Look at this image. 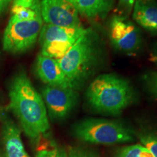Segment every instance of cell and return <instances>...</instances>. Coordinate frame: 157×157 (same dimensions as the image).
<instances>
[{
  "label": "cell",
  "mask_w": 157,
  "mask_h": 157,
  "mask_svg": "<svg viewBox=\"0 0 157 157\" xmlns=\"http://www.w3.org/2000/svg\"><path fill=\"white\" fill-rule=\"evenodd\" d=\"M78 14L87 19H103L112 10L115 0H76Z\"/></svg>",
  "instance_id": "cell-13"
},
{
  "label": "cell",
  "mask_w": 157,
  "mask_h": 157,
  "mask_svg": "<svg viewBox=\"0 0 157 157\" xmlns=\"http://www.w3.org/2000/svg\"><path fill=\"white\" fill-rule=\"evenodd\" d=\"M140 140L143 146L152 154L153 157H157V137L153 134H141Z\"/></svg>",
  "instance_id": "cell-19"
},
{
  "label": "cell",
  "mask_w": 157,
  "mask_h": 157,
  "mask_svg": "<svg viewBox=\"0 0 157 157\" xmlns=\"http://www.w3.org/2000/svg\"><path fill=\"white\" fill-rule=\"evenodd\" d=\"M69 1H71V2L72 3H74V2H75L76 1V0H69Z\"/></svg>",
  "instance_id": "cell-26"
},
{
  "label": "cell",
  "mask_w": 157,
  "mask_h": 157,
  "mask_svg": "<svg viewBox=\"0 0 157 157\" xmlns=\"http://www.w3.org/2000/svg\"><path fill=\"white\" fill-rule=\"evenodd\" d=\"M41 15L48 24L66 28L82 26L75 5L69 0H42Z\"/></svg>",
  "instance_id": "cell-8"
},
{
  "label": "cell",
  "mask_w": 157,
  "mask_h": 157,
  "mask_svg": "<svg viewBox=\"0 0 157 157\" xmlns=\"http://www.w3.org/2000/svg\"><path fill=\"white\" fill-rule=\"evenodd\" d=\"M142 82L147 91L157 100V71L146 72L142 76Z\"/></svg>",
  "instance_id": "cell-18"
},
{
  "label": "cell",
  "mask_w": 157,
  "mask_h": 157,
  "mask_svg": "<svg viewBox=\"0 0 157 157\" xmlns=\"http://www.w3.org/2000/svg\"><path fill=\"white\" fill-rule=\"evenodd\" d=\"M40 2L39 0H13V6H21L24 7H31Z\"/></svg>",
  "instance_id": "cell-21"
},
{
  "label": "cell",
  "mask_w": 157,
  "mask_h": 157,
  "mask_svg": "<svg viewBox=\"0 0 157 157\" xmlns=\"http://www.w3.org/2000/svg\"><path fill=\"white\" fill-rule=\"evenodd\" d=\"M151 60L157 64V42L153 45L151 52Z\"/></svg>",
  "instance_id": "cell-24"
},
{
  "label": "cell",
  "mask_w": 157,
  "mask_h": 157,
  "mask_svg": "<svg viewBox=\"0 0 157 157\" xmlns=\"http://www.w3.org/2000/svg\"><path fill=\"white\" fill-rule=\"evenodd\" d=\"M34 68L37 77L47 85L73 88L56 59L39 54Z\"/></svg>",
  "instance_id": "cell-9"
},
{
  "label": "cell",
  "mask_w": 157,
  "mask_h": 157,
  "mask_svg": "<svg viewBox=\"0 0 157 157\" xmlns=\"http://www.w3.org/2000/svg\"><path fill=\"white\" fill-rule=\"evenodd\" d=\"M118 1L119 6L123 9V11L127 10V12H130L132 10L135 3L140 0H118ZM146 1H151V0H146Z\"/></svg>",
  "instance_id": "cell-22"
},
{
  "label": "cell",
  "mask_w": 157,
  "mask_h": 157,
  "mask_svg": "<svg viewBox=\"0 0 157 157\" xmlns=\"http://www.w3.org/2000/svg\"><path fill=\"white\" fill-rule=\"evenodd\" d=\"M116 157H153L150 151L142 145L122 147L117 151Z\"/></svg>",
  "instance_id": "cell-16"
},
{
  "label": "cell",
  "mask_w": 157,
  "mask_h": 157,
  "mask_svg": "<svg viewBox=\"0 0 157 157\" xmlns=\"http://www.w3.org/2000/svg\"><path fill=\"white\" fill-rule=\"evenodd\" d=\"M105 59L103 39L95 30L88 28L57 61L74 89L78 91L100 70Z\"/></svg>",
  "instance_id": "cell-1"
},
{
  "label": "cell",
  "mask_w": 157,
  "mask_h": 157,
  "mask_svg": "<svg viewBox=\"0 0 157 157\" xmlns=\"http://www.w3.org/2000/svg\"><path fill=\"white\" fill-rule=\"evenodd\" d=\"M42 97L51 119L63 120L75 108L78 95L73 88L46 85L42 90Z\"/></svg>",
  "instance_id": "cell-7"
},
{
  "label": "cell",
  "mask_w": 157,
  "mask_h": 157,
  "mask_svg": "<svg viewBox=\"0 0 157 157\" xmlns=\"http://www.w3.org/2000/svg\"><path fill=\"white\" fill-rule=\"evenodd\" d=\"M10 108L17 118L23 132L34 141L50 129L47 109L42 95L36 91L24 70L13 78L9 90Z\"/></svg>",
  "instance_id": "cell-2"
},
{
  "label": "cell",
  "mask_w": 157,
  "mask_h": 157,
  "mask_svg": "<svg viewBox=\"0 0 157 157\" xmlns=\"http://www.w3.org/2000/svg\"><path fill=\"white\" fill-rule=\"evenodd\" d=\"M72 132L78 140L94 144L113 145L132 142L135 138L134 131L122 122L95 118L76 122Z\"/></svg>",
  "instance_id": "cell-4"
},
{
  "label": "cell",
  "mask_w": 157,
  "mask_h": 157,
  "mask_svg": "<svg viewBox=\"0 0 157 157\" xmlns=\"http://www.w3.org/2000/svg\"><path fill=\"white\" fill-rule=\"evenodd\" d=\"M135 92L128 80L114 74L98 75L92 80L86 100L95 112L106 115H119L132 104Z\"/></svg>",
  "instance_id": "cell-3"
},
{
  "label": "cell",
  "mask_w": 157,
  "mask_h": 157,
  "mask_svg": "<svg viewBox=\"0 0 157 157\" xmlns=\"http://www.w3.org/2000/svg\"><path fill=\"white\" fill-rule=\"evenodd\" d=\"M134 21L143 29L157 35V2L154 0H140L132 8Z\"/></svg>",
  "instance_id": "cell-12"
},
{
  "label": "cell",
  "mask_w": 157,
  "mask_h": 157,
  "mask_svg": "<svg viewBox=\"0 0 157 157\" xmlns=\"http://www.w3.org/2000/svg\"><path fill=\"white\" fill-rule=\"evenodd\" d=\"M85 29L84 27L66 28L45 23L42 25L39 36L40 45L53 42H73L74 43L83 34Z\"/></svg>",
  "instance_id": "cell-11"
},
{
  "label": "cell",
  "mask_w": 157,
  "mask_h": 157,
  "mask_svg": "<svg viewBox=\"0 0 157 157\" xmlns=\"http://www.w3.org/2000/svg\"><path fill=\"white\" fill-rule=\"evenodd\" d=\"M109 37L116 50L127 55H134L143 42L140 30L123 15L111 17L109 25Z\"/></svg>",
  "instance_id": "cell-6"
},
{
  "label": "cell",
  "mask_w": 157,
  "mask_h": 157,
  "mask_svg": "<svg viewBox=\"0 0 157 157\" xmlns=\"http://www.w3.org/2000/svg\"><path fill=\"white\" fill-rule=\"evenodd\" d=\"M2 137L4 157H30L25 151L21 139V129L8 117L2 120Z\"/></svg>",
  "instance_id": "cell-10"
},
{
  "label": "cell",
  "mask_w": 157,
  "mask_h": 157,
  "mask_svg": "<svg viewBox=\"0 0 157 157\" xmlns=\"http://www.w3.org/2000/svg\"><path fill=\"white\" fill-rule=\"evenodd\" d=\"M42 25V15L28 21H9L4 32V50L18 54L30 50L38 39Z\"/></svg>",
  "instance_id": "cell-5"
},
{
  "label": "cell",
  "mask_w": 157,
  "mask_h": 157,
  "mask_svg": "<svg viewBox=\"0 0 157 157\" xmlns=\"http://www.w3.org/2000/svg\"><path fill=\"white\" fill-rule=\"evenodd\" d=\"M40 2L36 4L31 7L13 6L11 10V17L9 21H28L36 18L39 15H41Z\"/></svg>",
  "instance_id": "cell-14"
},
{
  "label": "cell",
  "mask_w": 157,
  "mask_h": 157,
  "mask_svg": "<svg viewBox=\"0 0 157 157\" xmlns=\"http://www.w3.org/2000/svg\"><path fill=\"white\" fill-rule=\"evenodd\" d=\"M0 157H4L3 152L2 151H1V149H0Z\"/></svg>",
  "instance_id": "cell-25"
},
{
  "label": "cell",
  "mask_w": 157,
  "mask_h": 157,
  "mask_svg": "<svg viewBox=\"0 0 157 157\" xmlns=\"http://www.w3.org/2000/svg\"><path fill=\"white\" fill-rule=\"evenodd\" d=\"M12 0H0V15H2L7 10Z\"/></svg>",
  "instance_id": "cell-23"
},
{
  "label": "cell",
  "mask_w": 157,
  "mask_h": 157,
  "mask_svg": "<svg viewBox=\"0 0 157 157\" xmlns=\"http://www.w3.org/2000/svg\"><path fill=\"white\" fill-rule=\"evenodd\" d=\"M68 157H97L95 153L82 148H71L68 152Z\"/></svg>",
  "instance_id": "cell-20"
},
{
  "label": "cell",
  "mask_w": 157,
  "mask_h": 157,
  "mask_svg": "<svg viewBox=\"0 0 157 157\" xmlns=\"http://www.w3.org/2000/svg\"><path fill=\"white\" fill-rule=\"evenodd\" d=\"M47 146H40L35 157H68V152L62 147L49 142Z\"/></svg>",
  "instance_id": "cell-17"
},
{
  "label": "cell",
  "mask_w": 157,
  "mask_h": 157,
  "mask_svg": "<svg viewBox=\"0 0 157 157\" xmlns=\"http://www.w3.org/2000/svg\"><path fill=\"white\" fill-rule=\"evenodd\" d=\"M74 43L69 42H53L42 44L41 45V54L58 60L67 52Z\"/></svg>",
  "instance_id": "cell-15"
}]
</instances>
